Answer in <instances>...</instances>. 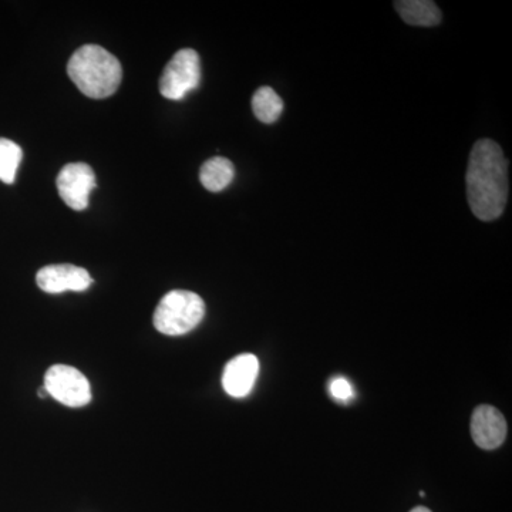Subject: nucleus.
<instances>
[{"label":"nucleus","mask_w":512,"mask_h":512,"mask_svg":"<svg viewBox=\"0 0 512 512\" xmlns=\"http://www.w3.org/2000/svg\"><path fill=\"white\" fill-rule=\"evenodd\" d=\"M503 150L493 140H478L467 168V200L481 221L501 217L508 198V165Z\"/></svg>","instance_id":"f257e3e1"},{"label":"nucleus","mask_w":512,"mask_h":512,"mask_svg":"<svg viewBox=\"0 0 512 512\" xmlns=\"http://www.w3.org/2000/svg\"><path fill=\"white\" fill-rule=\"evenodd\" d=\"M67 73L77 89L90 99L113 96L123 79L119 59L97 45L77 49L67 64Z\"/></svg>","instance_id":"f03ea898"},{"label":"nucleus","mask_w":512,"mask_h":512,"mask_svg":"<svg viewBox=\"0 0 512 512\" xmlns=\"http://www.w3.org/2000/svg\"><path fill=\"white\" fill-rule=\"evenodd\" d=\"M205 316V303L191 291L168 292L154 312V326L167 336H181L200 325Z\"/></svg>","instance_id":"7ed1b4c3"},{"label":"nucleus","mask_w":512,"mask_h":512,"mask_svg":"<svg viewBox=\"0 0 512 512\" xmlns=\"http://www.w3.org/2000/svg\"><path fill=\"white\" fill-rule=\"evenodd\" d=\"M201 82L200 56L195 50L175 53L160 79V93L168 100H183Z\"/></svg>","instance_id":"20e7f679"},{"label":"nucleus","mask_w":512,"mask_h":512,"mask_svg":"<svg viewBox=\"0 0 512 512\" xmlns=\"http://www.w3.org/2000/svg\"><path fill=\"white\" fill-rule=\"evenodd\" d=\"M45 390L67 407H83L92 400L89 380L76 367L55 365L45 375Z\"/></svg>","instance_id":"39448f33"},{"label":"nucleus","mask_w":512,"mask_h":512,"mask_svg":"<svg viewBox=\"0 0 512 512\" xmlns=\"http://www.w3.org/2000/svg\"><path fill=\"white\" fill-rule=\"evenodd\" d=\"M96 188V174L86 163L64 165L57 175L60 198L72 210L83 211L89 207L90 192Z\"/></svg>","instance_id":"423d86ee"},{"label":"nucleus","mask_w":512,"mask_h":512,"mask_svg":"<svg viewBox=\"0 0 512 512\" xmlns=\"http://www.w3.org/2000/svg\"><path fill=\"white\" fill-rule=\"evenodd\" d=\"M37 286L46 293L83 292L93 284L92 276L84 268L69 264L49 265L36 275Z\"/></svg>","instance_id":"0eeeda50"},{"label":"nucleus","mask_w":512,"mask_h":512,"mask_svg":"<svg viewBox=\"0 0 512 512\" xmlns=\"http://www.w3.org/2000/svg\"><path fill=\"white\" fill-rule=\"evenodd\" d=\"M471 436L478 447L494 450L507 437V421L495 407L487 404L478 406L471 417Z\"/></svg>","instance_id":"6e6552de"},{"label":"nucleus","mask_w":512,"mask_h":512,"mask_svg":"<svg viewBox=\"0 0 512 512\" xmlns=\"http://www.w3.org/2000/svg\"><path fill=\"white\" fill-rule=\"evenodd\" d=\"M258 375V357L245 353L229 360L222 375V386L229 396L241 399L252 392Z\"/></svg>","instance_id":"1a4fd4ad"},{"label":"nucleus","mask_w":512,"mask_h":512,"mask_svg":"<svg viewBox=\"0 0 512 512\" xmlns=\"http://www.w3.org/2000/svg\"><path fill=\"white\" fill-rule=\"evenodd\" d=\"M394 8L399 12L400 18L409 25L430 28L441 22L439 6L430 0H400L394 2Z\"/></svg>","instance_id":"9d476101"},{"label":"nucleus","mask_w":512,"mask_h":512,"mask_svg":"<svg viewBox=\"0 0 512 512\" xmlns=\"http://www.w3.org/2000/svg\"><path fill=\"white\" fill-rule=\"evenodd\" d=\"M234 164L224 157H214L201 167L200 180L205 190L220 192L234 180Z\"/></svg>","instance_id":"9b49d317"},{"label":"nucleus","mask_w":512,"mask_h":512,"mask_svg":"<svg viewBox=\"0 0 512 512\" xmlns=\"http://www.w3.org/2000/svg\"><path fill=\"white\" fill-rule=\"evenodd\" d=\"M252 110L256 119L265 124L275 123L284 111V101L271 87L264 86L256 90L252 97Z\"/></svg>","instance_id":"f8f14e48"},{"label":"nucleus","mask_w":512,"mask_h":512,"mask_svg":"<svg viewBox=\"0 0 512 512\" xmlns=\"http://www.w3.org/2000/svg\"><path fill=\"white\" fill-rule=\"evenodd\" d=\"M22 158L23 151L18 144L8 138H0V181L2 183H15Z\"/></svg>","instance_id":"ddd939ff"},{"label":"nucleus","mask_w":512,"mask_h":512,"mask_svg":"<svg viewBox=\"0 0 512 512\" xmlns=\"http://www.w3.org/2000/svg\"><path fill=\"white\" fill-rule=\"evenodd\" d=\"M330 394L335 397L339 402H350L355 396V392H353L352 384H350L349 380L343 379V377H336L330 382L329 386Z\"/></svg>","instance_id":"4468645a"},{"label":"nucleus","mask_w":512,"mask_h":512,"mask_svg":"<svg viewBox=\"0 0 512 512\" xmlns=\"http://www.w3.org/2000/svg\"><path fill=\"white\" fill-rule=\"evenodd\" d=\"M410 512H431V511L429 510V508L417 507V508H413V510Z\"/></svg>","instance_id":"2eb2a0df"}]
</instances>
